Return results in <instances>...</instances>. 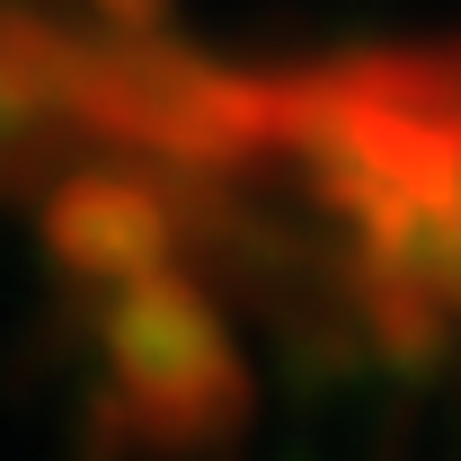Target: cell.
Returning <instances> with one entry per match:
<instances>
[{"mask_svg":"<svg viewBox=\"0 0 461 461\" xmlns=\"http://www.w3.org/2000/svg\"><path fill=\"white\" fill-rule=\"evenodd\" d=\"M107 355L133 400H160V408L240 400V373H230V346L204 311V293L169 267L107 293Z\"/></svg>","mask_w":461,"mask_h":461,"instance_id":"6da1fadb","label":"cell"},{"mask_svg":"<svg viewBox=\"0 0 461 461\" xmlns=\"http://www.w3.org/2000/svg\"><path fill=\"white\" fill-rule=\"evenodd\" d=\"M45 249L80 285L115 293V285H142V276L169 267L177 213L160 204V186L133 177V169H71L45 195Z\"/></svg>","mask_w":461,"mask_h":461,"instance_id":"7a4b0ae2","label":"cell"},{"mask_svg":"<svg viewBox=\"0 0 461 461\" xmlns=\"http://www.w3.org/2000/svg\"><path fill=\"white\" fill-rule=\"evenodd\" d=\"M89 9L107 18L124 45H160V36H169V18H177L169 0H89Z\"/></svg>","mask_w":461,"mask_h":461,"instance_id":"3957f363","label":"cell"}]
</instances>
